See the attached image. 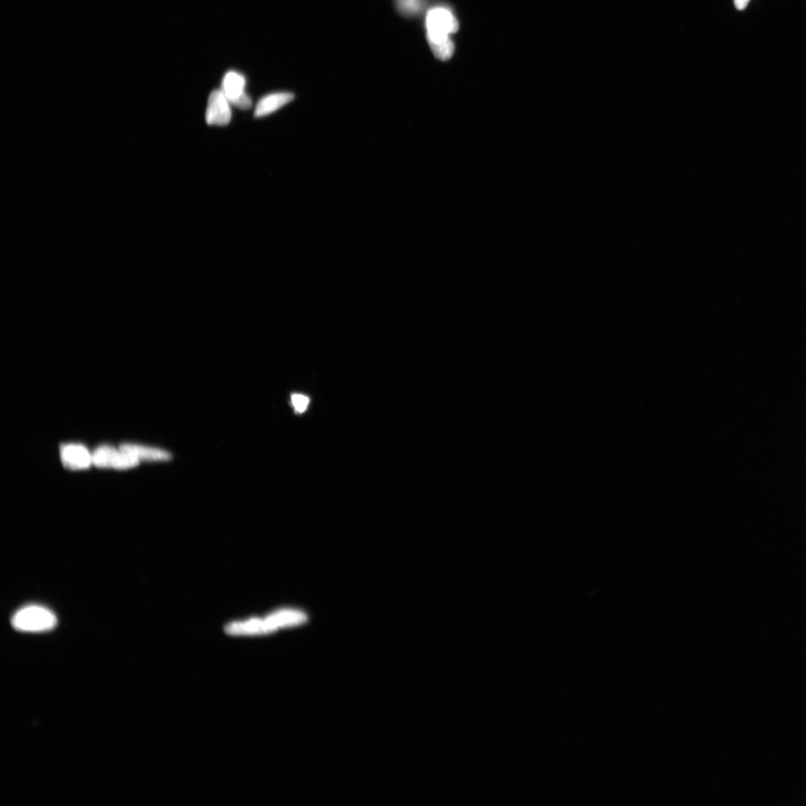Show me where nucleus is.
<instances>
[{
	"label": "nucleus",
	"mask_w": 806,
	"mask_h": 806,
	"mask_svg": "<svg viewBox=\"0 0 806 806\" xmlns=\"http://www.w3.org/2000/svg\"><path fill=\"white\" fill-rule=\"evenodd\" d=\"M426 37L435 57L449 60L454 54V44L450 35L459 30V22L447 6H434L426 11L425 17Z\"/></svg>",
	"instance_id": "nucleus-1"
},
{
	"label": "nucleus",
	"mask_w": 806,
	"mask_h": 806,
	"mask_svg": "<svg viewBox=\"0 0 806 806\" xmlns=\"http://www.w3.org/2000/svg\"><path fill=\"white\" fill-rule=\"evenodd\" d=\"M294 99L292 93H275L262 98L255 110V117L262 118L272 114Z\"/></svg>",
	"instance_id": "nucleus-9"
},
{
	"label": "nucleus",
	"mask_w": 806,
	"mask_h": 806,
	"mask_svg": "<svg viewBox=\"0 0 806 806\" xmlns=\"http://www.w3.org/2000/svg\"><path fill=\"white\" fill-rule=\"evenodd\" d=\"M750 1V0H734L736 8L740 11L745 10L748 7Z\"/></svg>",
	"instance_id": "nucleus-13"
},
{
	"label": "nucleus",
	"mask_w": 806,
	"mask_h": 806,
	"mask_svg": "<svg viewBox=\"0 0 806 806\" xmlns=\"http://www.w3.org/2000/svg\"><path fill=\"white\" fill-rule=\"evenodd\" d=\"M230 104L222 90L213 91L209 98L206 114L207 123L220 127L229 124L232 118Z\"/></svg>",
	"instance_id": "nucleus-5"
},
{
	"label": "nucleus",
	"mask_w": 806,
	"mask_h": 806,
	"mask_svg": "<svg viewBox=\"0 0 806 806\" xmlns=\"http://www.w3.org/2000/svg\"><path fill=\"white\" fill-rule=\"evenodd\" d=\"M427 3L428 0H395L397 11L402 16L408 18L422 15Z\"/></svg>",
	"instance_id": "nucleus-11"
},
{
	"label": "nucleus",
	"mask_w": 806,
	"mask_h": 806,
	"mask_svg": "<svg viewBox=\"0 0 806 806\" xmlns=\"http://www.w3.org/2000/svg\"><path fill=\"white\" fill-rule=\"evenodd\" d=\"M61 458L66 467L71 469L87 468L92 462V456L83 447L68 445L61 447Z\"/></svg>",
	"instance_id": "nucleus-8"
},
{
	"label": "nucleus",
	"mask_w": 806,
	"mask_h": 806,
	"mask_svg": "<svg viewBox=\"0 0 806 806\" xmlns=\"http://www.w3.org/2000/svg\"><path fill=\"white\" fill-rule=\"evenodd\" d=\"M225 631L232 636H259L274 633L266 619L231 623L225 626Z\"/></svg>",
	"instance_id": "nucleus-6"
},
{
	"label": "nucleus",
	"mask_w": 806,
	"mask_h": 806,
	"mask_svg": "<svg viewBox=\"0 0 806 806\" xmlns=\"http://www.w3.org/2000/svg\"><path fill=\"white\" fill-rule=\"evenodd\" d=\"M245 78L240 73L230 71L225 74L223 80V92L230 104L241 109H249L252 100L245 93Z\"/></svg>",
	"instance_id": "nucleus-3"
},
{
	"label": "nucleus",
	"mask_w": 806,
	"mask_h": 806,
	"mask_svg": "<svg viewBox=\"0 0 806 806\" xmlns=\"http://www.w3.org/2000/svg\"><path fill=\"white\" fill-rule=\"evenodd\" d=\"M120 450L138 460H169L171 458L170 453L166 451L134 445H123Z\"/></svg>",
	"instance_id": "nucleus-10"
},
{
	"label": "nucleus",
	"mask_w": 806,
	"mask_h": 806,
	"mask_svg": "<svg viewBox=\"0 0 806 806\" xmlns=\"http://www.w3.org/2000/svg\"><path fill=\"white\" fill-rule=\"evenodd\" d=\"M135 457L108 447L97 449L92 455V462L102 468L125 469L134 467L138 464Z\"/></svg>",
	"instance_id": "nucleus-4"
},
{
	"label": "nucleus",
	"mask_w": 806,
	"mask_h": 806,
	"mask_svg": "<svg viewBox=\"0 0 806 806\" xmlns=\"http://www.w3.org/2000/svg\"><path fill=\"white\" fill-rule=\"evenodd\" d=\"M292 401L296 411L299 413L305 411L309 404V399L302 395H292Z\"/></svg>",
	"instance_id": "nucleus-12"
},
{
	"label": "nucleus",
	"mask_w": 806,
	"mask_h": 806,
	"mask_svg": "<svg viewBox=\"0 0 806 806\" xmlns=\"http://www.w3.org/2000/svg\"><path fill=\"white\" fill-rule=\"evenodd\" d=\"M12 626L23 632H44L57 624L56 615L40 606H29L18 611L11 619Z\"/></svg>",
	"instance_id": "nucleus-2"
},
{
	"label": "nucleus",
	"mask_w": 806,
	"mask_h": 806,
	"mask_svg": "<svg viewBox=\"0 0 806 806\" xmlns=\"http://www.w3.org/2000/svg\"><path fill=\"white\" fill-rule=\"evenodd\" d=\"M274 632L283 627L304 624L308 620L304 612L297 610H280L268 615L266 619Z\"/></svg>",
	"instance_id": "nucleus-7"
}]
</instances>
